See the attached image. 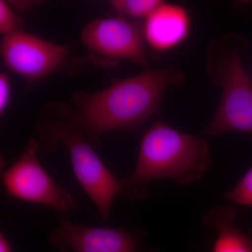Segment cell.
Segmentation results:
<instances>
[{
	"instance_id": "obj_1",
	"label": "cell",
	"mask_w": 252,
	"mask_h": 252,
	"mask_svg": "<svg viewBox=\"0 0 252 252\" xmlns=\"http://www.w3.org/2000/svg\"><path fill=\"white\" fill-rule=\"evenodd\" d=\"M185 79L175 66L149 67L103 90L76 93L70 99L74 108L69 121L97 150L104 135L132 130L158 112L167 88L183 85Z\"/></svg>"
},
{
	"instance_id": "obj_2",
	"label": "cell",
	"mask_w": 252,
	"mask_h": 252,
	"mask_svg": "<svg viewBox=\"0 0 252 252\" xmlns=\"http://www.w3.org/2000/svg\"><path fill=\"white\" fill-rule=\"evenodd\" d=\"M211 165L206 141L157 122L142 137L135 170L120 180L119 194L128 200H142L148 195L152 181L170 179L178 185H189L201 178Z\"/></svg>"
},
{
	"instance_id": "obj_3",
	"label": "cell",
	"mask_w": 252,
	"mask_h": 252,
	"mask_svg": "<svg viewBox=\"0 0 252 252\" xmlns=\"http://www.w3.org/2000/svg\"><path fill=\"white\" fill-rule=\"evenodd\" d=\"M72 107L59 101L44 106L35 126L40 149L54 152L63 144L67 149L76 178L98 209L102 220L110 215L120 180L109 171L95 149L69 121Z\"/></svg>"
},
{
	"instance_id": "obj_4",
	"label": "cell",
	"mask_w": 252,
	"mask_h": 252,
	"mask_svg": "<svg viewBox=\"0 0 252 252\" xmlns=\"http://www.w3.org/2000/svg\"><path fill=\"white\" fill-rule=\"evenodd\" d=\"M248 45L245 38L235 32L207 44V75L221 90L218 108L204 130L207 135L252 134V82L241 61Z\"/></svg>"
},
{
	"instance_id": "obj_5",
	"label": "cell",
	"mask_w": 252,
	"mask_h": 252,
	"mask_svg": "<svg viewBox=\"0 0 252 252\" xmlns=\"http://www.w3.org/2000/svg\"><path fill=\"white\" fill-rule=\"evenodd\" d=\"M36 139L30 138L21 157L1 172V179L8 195L23 201L46 205L65 215L79 207L77 200L60 187L41 163Z\"/></svg>"
},
{
	"instance_id": "obj_6",
	"label": "cell",
	"mask_w": 252,
	"mask_h": 252,
	"mask_svg": "<svg viewBox=\"0 0 252 252\" xmlns=\"http://www.w3.org/2000/svg\"><path fill=\"white\" fill-rule=\"evenodd\" d=\"M81 43L99 64L127 60L148 69L144 49V25L122 16L98 18L81 32Z\"/></svg>"
},
{
	"instance_id": "obj_7",
	"label": "cell",
	"mask_w": 252,
	"mask_h": 252,
	"mask_svg": "<svg viewBox=\"0 0 252 252\" xmlns=\"http://www.w3.org/2000/svg\"><path fill=\"white\" fill-rule=\"evenodd\" d=\"M0 52L6 67L29 82L40 80L72 64L67 46L23 31L3 36Z\"/></svg>"
},
{
	"instance_id": "obj_8",
	"label": "cell",
	"mask_w": 252,
	"mask_h": 252,
	"mask_svg": "<svg viewBox=\"0 0 252 252\" xmlns=\"http://www.w3.org/2000/svg\"><path fill=\"white\" fill-rule=\"evenodd\" d=\"M144 234L143 230L75 224L62 215L49 243L60 252H148L142 243Z\"/></svg>"
},
{
	"instance_id": "obj_9",
	"label": "cell",
	"mask_w": 252,
	"mask_h": 252,
	"mask_svg": "<svg viewBox=\"0 0 252 252\" xmlns=\"http://www.w3.org/2000/svg\"><path fill=\"white\" fill-rule=\"evenodd\" d=\"M190 18L184 8L163 3L146 19L144 39L158 51L172 49L182 42L189 32Z\"/></svg>"
},
{
	"instance_id": "obj_10",
	"label": "cell",
	"mask_w": 252,
	"mask_h": 252,
	"mask_svg": "<svg viewBox=\"0 0 252 252\" xmlns=\"http://www.w3.org/2000/svg\"><path fill=\"white\" fill-rule=\"evenodd\" d=\"M236 217L233 207H216L204 217V223L219 233L213 252H252L251 239L233 224Z\"/></svg>"
},
{
	"instance_id": "obj_11",
	"label": "cell",
	"mask_w": 252,
	"mask_h": 252,
	"mask_svg": "<svg viewBox=\"0 0 252 252\" xmlns=\"http://www.w3.org/2000/svg\"><path fill=\"white\" fill-rule=\"evenodd\" d=\"M161 0H114L113 8L122 17L145 18L153 14L163 3Z\"/></svg>"
},
{
	"instance_id": "obj_12",
	"label": "cell",
	"mask_w": 252,
	"mask_h": 252,
	"mask_svg": "<svg viewBox=\"0 0 252 252\" xmlns=\"http://www.w3.org/2000/svg\"><path fill=\"white\" fill-rule=\"evenodd\" d=\"M225 197L239 205H252V167L235 188L225 194Z\"/></svg>"
},
{
	"instance_id": "obj_13",
	"label": "cell",
	"mask_w": 252,
	"mask_h": 252,
	"mask_svg": "<svg viewBox=\"0 0 252 252\" xmlns=\"http://www.w3.org/2000/svg\"><path fill=\"white\" fill-rule=\"evenodd\" d=\"M22 19L15 14L9 4L0 1V32L3 36H8L23 31Z\"/></svg>"
},
{
	"instance_id": "obj_14",
	"label": "cell",
	"mask_w": 252,
	"mask_h": 252,
	"mask_svg": "<svg viewBox=\"0 0 252 252\" xmlns=\"http://www.w3.org/2000/svg\"><path fill=\"white\" fill-rule=\"evenodd\" d=\"M11 99V84L9 77L4 72L0 74V114L2 116Z\"/></svg>"
},
{
	"instance_id": "obj_15",
	"label": "cell",
	"mask_w": 252,
	"mask_h": 252,
	"mask_svg": "<svg viewBox=\"0 0 252 252\" xmlns=\"http://www.w3.org/2000/svg\"><path fill=\"white\" fill-rule=\"evenodd\" d=\"M9 2L10 4L12 5L14 9L17 11L18 12L30 9L37 3L36 1H10Z\"/></svg>"
},
{
	"instance_id": "obj_16",
	"label": "cell",
	"mask_w": 252,
	"mask_h": 252,
	"mask_svg": "<svg viewBox=\"0 0 252 252\" xmlns=\"http://www.w3.org/2000/svg\"><path fill=\"white\" fill-rule=\"evenodd\" d=\"M0 252H12V248L9 242L1 232L0 233Z\"/></svg>"
}]
</instances>
